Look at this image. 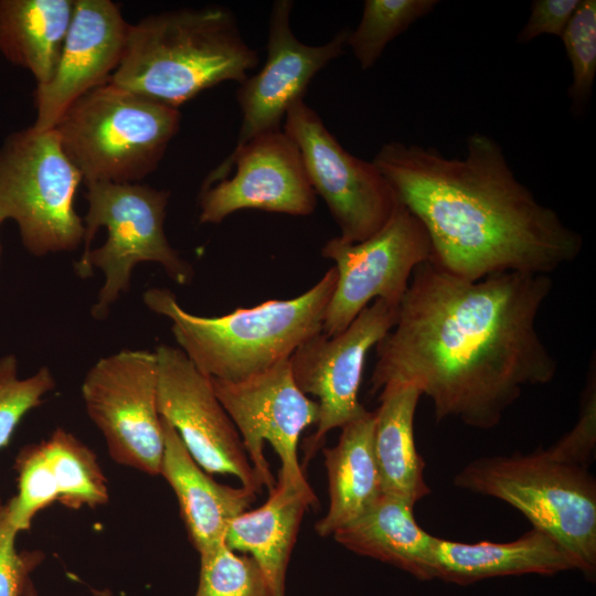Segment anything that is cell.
<instances>
[{
	"mask_svg": "<svg viewBox=\"0 0 596 596\" xmlns=\"http://www.w3.org/2000/svg\"><path fill=\"white\" fill-rule=\"evenodd\" d=\"M547 275L457 277L426 260L411 277L391 331L375 345L372 392L411 383L437 422L497 426L525 386L550 383L557 361L536 330Z\"/></svg>",
	"mask_w": 596,
	"mask_h": 596,
	"instance_id": "1",
	"label": "cell"
},
{
	"mask_svg": "<svg viewBox=\"0 0 596 596\" xmlns=\"http://www.w3.org/2000/svg\"><path fill=\"white\" fill-rule=\"evenodd\" d=\"M423 223L430 260L479 280L514 272L547 275L582 252V235L521 183L499 143L475 132L464 158L392 141L372 161Z\"/></svg>",
	"mask_w": 596,
	"mask_h": 596,
	"instance_id": "2",
	"label": "cell"
},
{
	"mask_svg": "<svg viewBox=\"0 0 596 596\" xmlns=\"http://www.w3.org/2000/svg\"><path fill=\"white\" fill-rule=\"evenodd\" d=\"M259 63L236 17L221 4L149 14L128 29L114 84L179 108L223 82L243 83Z\"/></svg>",
	"mask_w": 596,
	"mask_h": 596,
	"instance_id": "3",
	"label": "cell"
},
{
	"mask_svg": "<svg viewBox=\"0 0 596 596\" xmlns=\"http://www.w3.org/2000/svg\"><path fill=\"white\" fill-rule=\"evenodd\" d=\"M337 278L333 266L295 298L270 299L219 317L188 312L167 288H149L142 300L152 312L171 321L178 348L202 374L236 382L289 359L321 332Z\"/></svg>",
	"mask_w": 596,
	"mask_h": 596,
	"instance_id": "4",
	"label": "cell"
},
{
	"mask_svg": "<svg viewBox=\"0 0 596 596\" xmlns=\"http://www.w3.org/2000/svg\"><path fill=\"white\" fill-rule=\"evenodd\" d=\"M456 487L497 498L534 529L552 536L588 581L596 576V481L588 468L560 460L547 449L475 459Z\"/></svg>",
	"mask_w": 596,
	"mask_h": 596,
	"instance_id": "5",
	"label": "cell"
},
{
	"mask_svg": "<svg viewBox=\"0 0 596 596\" xmlns=\"http://www.w3.org/2000/svg\"><path fill=\"white\" fill-rule=\"evenodd\" d=\"M180 123L179 108L109 81L71 104L53 129L85 184L137 183L157 169Z\"/></svg>",
	"mask_w": 596,
	"mask_h": 596,
	"instance_id": "6",
	"label": "cell"
},
{
	"mask_svg": "<svg viewBox=\"0 0 596 596\" xmlns=\"http://www.w3.org/2000/svg\"><path fill=\"white\" fill-rule=\"evenodd\" d=\"M87 188L83 219L84 252L74 264L81 278L100 269L105 280L91 315L105 319L113 305L130 289L134 268L159 264L178 285L192 281L191 264L174 249L164 233L170 191L142 183L93 182Z\"/></svg>",
	"mask_w": 596,
	"mask_h": 596,
	"instance_id": "7",
	"label": "cell"
},
{
	"mask_svg": "<svg viewBox=\"0 0 596 596\" xmlns=\"http://www.w3.org/2000/svg\"><path fill=\"white\" fill-rule=\"evenodd\" d=\"M81 181L54 129L11 132L0 147V222L13 220L36 257L78 248L85 233L74 207Z\"/></svg>",
	"mask_w": 596,
	"mask_h": 596,
	"instance_id": "8",
	"label": "cell"
},
{
	"mask_svg": "<svg viewBox=\"0 0 596 596\" xmlns=\"http://www.w3.org/2000/svg\"><path fill=\"white\" fill-rule=\"evenodd\" d=\"M155 351L124 349L100 358L82 384L85 409L117 464L159 476L163 454Z\"/></svg>",
	"mask_w": 596,
	"mask_h": 596,
	"instance_id": "9",
	"label": "cell"
},
{
	"mask_svg": "<svg viewBox=\"0 0 596 596\" xmlns=\"http://www.w3.org/2000/svg\"><path fill=\"white\" fill-rule=\"evenodd\" d=\"M283 124L316 195L339 226V237L358 243L382 228L400 200L376 166L348 152L304 98L291 104Z\"/></svg>",
	"mask_w": 596,
	"mask_h": 596,
	"instance_id": "10",
	"label": "cell"
},
{
	"mask_svg": "<svg viewBox=\"0 0 596 596\" xmlns=\"http://www.w3.org/2000/svg\"><path fill=\"white\" fill-rule=\"evenodd\" d=\"M323 257L334 262L338 278L321 332L333 337L376 299L398 306L415 268L432 257L423 223L401 201L375 234L358 243L327 241Z\"/></svg>",
	"mask_w": 596,
	"mask_h": 596,
	"instance_id": "11",
	"label": "cell"
},
{
	"mask_svg": "<svg viewBox=\"0 0 596 596\" xmlns=\"http://www.w3.org/2000/svg\"><path fill=\"white\" fill-rule=\"evenodd\" d=\"M216 397L234 423L248 459L263 486L276 481L264 455L268 441L280 459L278 482L309 485L298 461L301 433L319 421V404L297 386L289 359L248 379H211Z\"/></svg>",
	"mask_w": 596,
	"mask_h": 596,
	"instance_id": "12",
	"label": "cell"
},
{
	"mask_svg": "<svg viewBox=\"0 0 596 596\" xmlns=\"http://www.w3.org/2000/svg\"><path fill=\"white\" fill-rule=\"evenodd\" d=\"M296 143L283 129L233 150L204 179L199 194L202 224H219L241 210L307 216L317 199Z\"/></svg>",
	"mask_w": 596,
	"mask_h": 596,
	"instance_id": "13",
	"label": "cell"
},
{
	"mask_svg": "<svg viewBox=\"0 0 596 596\" xmlns=\"http://www.w3.org/2000/svg\"><path fill=\"white\" fill-rule=\"evenodd\" d=\"M398 306L382 299L365 307L339 334L322 332L302 343L289 358L299 390L318 397L319 421L307 439L305 464L326 435L341 428L363 409L358 400L366 354L394 327Z\"/></svg>",
	"mask_w": 596,
	"mask_h": 596,
	"instance_id": "14",
	"label": "cell"
},
{
	"mask_svg": "<svg viewBox=\"0 0 596 596\" xmlns=\"http://www.w3.org/2000/svg\"><path fill=\"white\" fill-rule=\"evenodd\" d=\"M158 360V411L178 433L195 462L209 475L227 473L259 492L263 487L241 436L213 390L181 349L160 344Z\"/></svg>",
	"mask_w": 596,
	"mask_h": 596,
	"instance_id": "15",
	"label": "cell"
},
{
	"mask_svg": "<svg viewBox=\"0 0 596 596\" xmlns=\"http://www.w3.org/2000/svg\"><path fill=\"white\" fill-rule=\"evenodd\" d=\"M292 7L291 0H276L272 4L266 61L236 91L242 124L233 150L260 135L283 129L291 104L304 98L311 79L345 51L349 29L340 30L320 45L298 40L290 24Z\"/></svg>",
	"mask_w": 596,
	"mask_h": 596,
	"instance_id": "16",
	"label": "cell"
},
{
	"mask_svg": "<svg viewBox=\"0 0 596 596\" xmlns=\"http://www.w3.org/2000/svg\"><path fill=\"white\" fill-rule=\"evenodd\" d=\"M129 25L110 0H74L54 75L34 91V129H53L71 104L110 81L121 61Z\"/></svg>",
	"mask_w": 596,
	"mask_h": 596,
	"instance_id": "17",
	"label": "cell"
},
{
	"mask_svg": "<svg viewBox=\"0 0 596 596\" xmlns=\"http://www.w3.org/2000/svg\"><path fill=\"white\" fill-rule=\"evenodd\" d=\"M161 419L160 475L174 491L189 538L200 554L224 542L230 523L247 511L256 493L216 482L195 462L174 428Z\"/></svg>",
	"mask_w": 596,
	"mask_h": 596,
	"instance_id": "18",
	"label": "cell"
},
{
	"mask_svg": "<svg viewBox=\"0 0 596 596\" xmlns=\"http://www.w3.org/2000/svg\"><path fill=\"white\" fill-rule=\"evenodd\" d=\"M575 570L563 547L547 533L532 528L505 543H462L435 536L434 578L457 585L525 574L555 575Z\"/></svg>",
	"mask_w": 596,
	"mask_h": 596,
	"instance_id": "19",
	"label": "cell"
},
{
	"mask_svg": "<svg viewBox=\"0 0 596 596\" xmlns=\"http://www.w3.org/2000/svg\"><path fill=\"white\" fill-rule=\"evenodd\" d=\"M317 503L309 485L277 482L263 505L243 512L227 528L225 544L254 558L273 596H285L287 567L302 517Z\"/></svg>",
	"mask_w": 596,
	"mask_h": 596,
	"instance_id": "20",
	"label": "cell"
},
{
	"mask_svg": "<svg viewBox=\"0 0 596 596\" xmlns=\"http://www.w3.org/2000/svg\"><path fill=\"white\" fill-rule=\"evenodd\" d=\"M374 412L363 409L343 427L336 446L323 449L329 509L315 525L321 536L366 512L383 494L373 448Z\"/></svg>",
	"mask_w": 596,
	"mask_h": 596,
	"instance_id": "21",
	"label": "cell"
},
{
	"mask_svg": "<svg viewBox=\"0 0 596 596\" xmlns=\"http://www.w3.org/2000/svg\"><path fill=\"white\" fill-rule=\"evenodd\" d=\"M332 536L354 553L393 565L421 581L434 579L435 536L418 525L414 505L401 498L383 493Z\"/></svg>",
	"mask_w": 596,
	"mask_h": 596,
	"instance_id": "22",
	"label": "cell"
},
{
	"mask_svg": "<svg viewBox=\"0 0 596 596\" xmlns=\"http://www.w3.org/2000/svg\"><path fill=\"white\" fill-rule=\"evenodd\" d=\"M421 391L411 383H391L381 390L375 414L373 448L382 492L415 505L430 493L425 461L414 437V417Z\"/></svg>",
	"mask_w": 596,
	"mask_h": 596,
	"instance_id": "23",
	"label": "cell"
},
{
	"mask_svg": "<svg viewBox=\"0 0 596 596\" xmlns=\"http://www.w3.org/2000/svg\"><path fill=\"white\" fill-rule=\"evenodd\" d=\"M74 0H0V52L30 71L36 85L54 75Z\"/></svg>",
	"mask_w": 596,
	"mask_h": 596,
	"instance_id": "24",
	"label": "cell"
},
{
	"mask_svg": "<svg viewBox=\"0 0 596 596\" xmlns=\"http://www.w3.org/2000/svg\"><path fill=\"white\" fill-rule=\"evenodd\" d=\"M41 443L58 490L60 503L70 509H81L95 508L108 501L105 475L88 446L60 427Z\"/></svg>",
	"mask_w": 596,
	"mask_h": 596,
	"instance_id": "25",
	"label": "cell"
},
{
	"mask_svg": "<svg viewBox=\"0 0 596 596\" xmlns=\"http://www.w3.org/2000/svg\"><path fill=\"white\" fill-rule=\"evenodd\" d=\"M437 0H365L358 26L350 31V46L362 70H370L387 44L416 20L427 15Z\"/></svg>",
	"mask_w": 596,
	"mask_h": 596,
	"instance_id": "26",
	"label": "cell"
},
{
	"mask_svg": "<svg viewBox=\"0 0 596 596\" xmlns=\"http://www.w3.org/2000/svg\"><path fill=\"white\" fill-rule=\"evenodd\" d=\"M194 596H273L268 582L249 555H237L225 542L200 553Z\"/></svg>",
	"mask_w": 596,
	"mask_h": 596,
	"instance_id": "27",
	"label": "cell"
},
{
	"mask_svg": "<svg viewBox=\"0 0 596 596\" xmlns=\"http://www.w3.org/2000/svg\"><path fill=\"white\" fill-rule=\"evenodd\" d=\"M13 468L18 492L6 503L10 521L20 533L30 530L40 511L58 502V490L41 441L22 447Z\"/></svg>",
	"mask_w": 596,
	"mask_h": 596,
	"instance_id": "28",
	"label": "cell"
},
{
	"mask_svg": "<svg viewBox=\"0 0 596 596\" xmlns=\"http://www.w3.org/2000/svg\"><path fill=\"white\" fill-rule=\"evenodd\" d=\"M561 39L572 65L573 82L567 89L571 110L579 114L590 97L596 74L595 0H581Z\"/></svg>",
	"mask_w": 596,
	"mask_h": 596,
	"instance_id": "29",
	"label": "cell"
},
{
	"mask_svg": "<svg viewBox=\"0 0 596 596\" xmlns=\"http://www.w3.org/2000/svg\"><path fill=\"white\" fill-rule=\"evenodd\" d=\"M56 386L47 366L24 379L18 376L14 354L0 358V449L6 448L22 418L43 403Z\"/></svg>",
	"mask_w": 596,
	"mask_h": 596,
	"instance_id": "30",
	"label": "cell"
},
{
	"mask_svg": "<svg viewBox=\"0 0 596 596\" xmlns=\"http://www.w3.org/2000/svg\"><path fill=\"white\" fill-rule=\"evenodd\" d=\"M596 446V374L595 360L589 368L583 392L579 416L574 427L547 448L552 456L588 468Z\"/></svg>",
	"mask_w": 596,
	"mask_h": 596,
	"instance_id": "31",
	"label": "cell"
},
{
	"mask_svg": "<svg viewBox=\"0 0 596 596\" xmlns=\"http://www.w3.org/2000/svg\"><path fill=\"white\" fill-rule=\"evenodd\" d=\"M18 533L7 503L0 498V596H20L31 573L43 560L40 551L18 552Z\"/></svg>",
	"mask_w": 596,
	"mask_h": 596,
	"instance_id": "32",
	"label": "cell"
},
{
	"mask_svg": "<svg viewBox=\"0 0 596 596\" xmlns=\"http://www.w3.org/2000/svg\"><path fill=\"white\" fill-rule=\"evenodd\" d=\"M581 0H534L530 17L517 41L528 43L542 34L561 36Z\"/></svg>",
	"mask_w": 596,
	"mask_h": 596,
	"instance_id": "33",
	"label": "cell"
},
{
	"mask_svg": "<svg viewBox=\"0 0 596 596\" xmlns=\"http://www.w3.org/2000/svg\"><path fill=\"white\" fill-rule=\"evenodd\" d=\"M20 596H38V592L31 578L28 579Z\"/></svg>",
	"mask_w": 596,
	"mask_h": 596,
	"instance_id": "34",
	"label": "cell"
},
{
	"mask_svg": "<svg viewBox=\"0 0 596 596\" xmlns=\"http://www.w3.org/2000/svg\"><path fill=\"white\" fill-rule=\"evenodd\" d=\"M1 224H2V223L0 222V226H1ZM0 257H1V243H0Z\"/></svg>",
	"mask_w": 596,
	"mask_h": 596,
	"instance_id": "35",
	"label": "cell"
},
{
	"mask_svg": "<svg viewBox=\"0 0 596 596\" xmlns=\"http://www.w3.org/2000/svg\"><path fill=\"white\" fill-rule=\"evenodd\" d=\"M99 596H106L104 593L102 594V592L99 593Z\"/></svg>",
	"mask_w": 596,
	"mask_h": 596,
	"instance_id": "36",
	"label": "cell"
}]
</instances>
